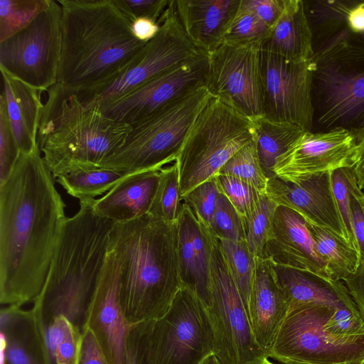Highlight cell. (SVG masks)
Segmentation results:
<instances>
[{
  "mask_svg": "<svg viewBox=\"0 0 364 364\" xmlns=\"http://www.w3.org/2000/svg\"><path fill=\"white\" fill-rule=\"evenodd\" d=\"M38 145L21 153L0 184V302H34L46 281L67 217Z\"/></svg>",
  "mask_w": 364,
  "mask_h": 364,
  "instance_id": "obj_1",
  "label": "cell"
},
{
  "mask_svg": "<svg viewBox=\"0 0 364 364\" xmlns=\"http://www.w3.org/2000/svg\"><path fill=\"white\" fill-rule=\"evenodd\" d=\"M109 248L118 264L119 298L130 325L164 316L183 287L178 223L149 213L113 223Z\"/></svg>",
  "mask_w": 364,
  "mask_h": 364,
  "instance_id": "obj_2",
  "label": "cell"
},
{
  "mask_svg": "<svg viewBox=\"0 0 364 364\" xmlns=\"http://www.w3.org/2000/svg\"><path fill=\"white\" fill-rule=\"evenodd\" d=\"M61 51L58 83L72 91L97 86L122 69L146 42L117 0H58Z\"/></svg>",
  "mask_w": 364,
  "mask_h": 364,
  "instance_id": "obj_3",
  "label": "cell"
},
{
  "mask_svg": "<svg viewBox=\"0 0 364 364\" xmlns=\"http://www.w3.org/2000/svg\"><path fill=\"white\" fill-rule=\"evenodd\" d=\"M93 200H80V210L65 219L46 281L33 302L46 326L64 316L81 331L83 328L113 225L94 212Z\"/></svg>",
  "mask_w": 364,
  "mask_h": 364,
  "instance_id": "obj_4",
  "label": "cell"
},
{
  "mask_svg": "<svg viewBox=\"0 0 364 364\" xmlns=\"http://www.w3.org/2000/svg\"><path fill=\"white\" fill-rule=\"evenodd\" d=\"M37 135L43 159L53 176L98 168L124 142L132 126L85 106L56 83L47 91Z\"/></svg>",
  "mask_w": 364,
  "mask_h": 364,
  "instance_id": "obj_5",
  "label": "cell"
},
{
  "mask_svg": "<svg viewBox=\"0 0 364 364\" xmlns=\"http://www.w3.org/2000/svg\"><path fill=\"white\" fill-rule=\"evenodd\" d=\"M311 132L364 137V50L333 45L311 58Z\"/></svg>",
  "mask_w": 364,
  "mask_h": 364,
  "instance_id": "obj_6",
  "label": "cell"
},
{
  "mask_svg": "<svg viewBox=\"0 0 364 364\" xmlns=\"http://www.w3.org/2000/svg\"><path fill=\"white\" fill-rule=\"evenodd\" d=\"M213 97L203 87L134 124L124 144L98 168L133 173L175 162L191 126Z\"/></svg>",
  "mask_w": 364,
  "mask_h": 364,
  "instance_id": "obj_7",
  "label": "cell"
},
{
  "mask_svg": "<svg viewBox=\"0 0 364 364\" xmlns=\"http://www.w3.org/2000/svg\"><path fill=\"white\" fill-rule=\"evenodd\" d=\"M129 336L141 364H201L214 353L206 309L185 287L164 316L131 325Z\"/></svg>",
  "mask_w": 364,
  "mask_h": 364,
  "instance_id": "obj_8",
  "label": "cell"
},
{
  "mask_svg": "<svg viewBox=\"0 0 364 364\" xmlns=\"http://www.w3.org/2000/svg\"><path fill=\"white\" fill-rule=\"evenodd\" d=\"M255 138L252 119L213 97L191 126L176 160L181 197L215 178Z\"/></svg>",
  "mask_w": 364,
  "mask_h": 364,
  "instance_id": "obj_9",
  "label": "cell"
},
{
  "mask_svg": "<svg viewBox=\"0 0 364 364\" xmlns=\"http://www.w3.org/2000/svg\"><path fill=\"white\" fill-rule=\"evenodd\" d=\"M333 309L289 307L267 356L279 364H364V336L341 337L324 328Z\"/></svg>",
  "mask_w": 364,
  "mask_h": 364,
  "instance_id": "obj_10",
  "label": "cell"
},
{
  "mask_svg": "<svg viewBox=\"0 0 364 364\" xmlns=\"http://www.w3.org/2000/svg\"><path fill=\"white\" fill-rule=\"evenodd\" d=\"M159 24L157 34L114 76L97 86L73 91L79 101L85 106H100L198 53L179 21L175 0L169 1Z\"/></svg>",
  "mask_w": 364,
  "mask_h": 364,
  "instance_id": "obj_11",
  "label": "cell"
},
{
  "mask_svg": "<svg viewBox=\"0 0 364 364\" xmlns=\"http://www.w3.org/2000/svg\"><path fill=\"white\" fill-rule=\"evenodd\" d=\"M61 7L48 6L27 26L0 42L1 72L40 91L58 82L61 51Z\"/></svg>",
  "mask_w": 364,
  "mask_h": 364,
  "instance_id": "obj_12",
  "label": "cell"
},
{
  "mask_svg": "<svg viewBox=\"0 0 364 364\" xmlns=\"http://www.w3.org/2000/svg\"><path fill=\"white\" fill-rule=\"evenodd\" d=\"M206 311L213 331V353L224 364H255L267 356L256 342L247 311L215 237Z\"/></svg>",
  "mask_w": 364,
  "mask_h": 364,
  "instance_id": "obj_13",
  "label": "cell"
},
{
  "mask_svg": "<svg viewBox=\"0 0 364 364\" xmlns=\"http://www.w3.org/2000/svg\"><path fill=\"white\" fill-rule=\"evenodd\" d=\"M264 117L311 131V60L297 62L259 50Z\"/></svg>",
  "mask_w": 364,
  "mask_h": 364,
  "instance_id": "obj_14",
  "label": "cell"
},
{
  "mask_svg": "<svg viewBox=\"0 0 364 364\" xmlns=\"http://www.w3.org/2000/svg\"><path fill=\"white\" fill-rule=\"evenodd\" d=\"M209 55L199 50L186 62L99 106L107 117L129 125L172 101L206 87Z\"/></svg>",
  "mask_w": 364,
  "mask_h": 364,
  "instance_id": "obj_15",
  "label": "cell"
},
{
  "mask_svg": "<svg viewBox=\"0 0 364 364\" xmlns=\"http://www.w3.org/2000/svg\"><path fill=\"white\" fill-rule=\"evenodd\" d=\"M208 55L210 95L251 119L262 117L259 48L222 44Z\"/></svg>",
  "mask_w": 364,
  "mask_h": 364,
  "instance_id": "obj_16",
  "label": "cell"
},
{
  "mask_svg": "<svg viewBox=\"0 0 364 364\" xmlns=\"http://www.w3.org/2000/svg\"><path fill=\"white\" fill-rule=\"evenodd\" d=\"M356 142L345 130L305 131L276 160L274 173L296 182L355 164Z\"/></svg>",
  "mask_w": 364,
  "mask_h": 364,
  "instance_id": "obj_17",
  "label": "cell"
},
{
  "mask_svg": "<svg viewBox=\"0 0 364 364\" xmlns=\"http://www.w3.org/2000/svg\"><path fill=\"white\" fill-rule=\"evenodd\" d=\"M265 193L277 205L294 210L307 223L330 231L351 247L333 194L331 173L296 182L274 176L268 179Z\"/></svg>",
  "mask_w": 364,
  "mask_h": 364,
  "instance_id": "obj_18",
  "label": "cell"
},
{
  "mask_svg": "<svg viewBox=\"0 0 364 364\" xmlns=\"http://www.w3.org/2000/svg\"><path fill=\"white\" fill-rule=\"evenodd\" d=\"M84 326L93 332L108 364H124L125 345L131 325L120 305L118 264L109 247L87 307Z\"/></svg>",
  "mask_w": 364,
  "mask_h": 364,
  "instance_id": "obj_19",
  "label": "cell"
},
{
  "mask_svg": "<svg viewBox=\"0 0 364 364\" xmlns=\"http://www.w3.org/2000/svg\"><path fill=\"white\" fill-rule=\"evenodd\" d=\"M262 258L273 264L311 272L332 280L326 263L318 253L304 218L282 205L276 208L272 233Z\"/></svg>",
  "mask_w": 364,
  "mask_h": 364,
  "instance_id": "obj_20",
  "label": "cell"
},
{
  "mask_svg": "<svg viewBox=\"0 0 364 364\" xmlns=\"http://www.w3.org/2000/svg\"><path fill=\"white\" fill-rule=\"evenodd\" d=\"M304 3L314 55L336 44L364 50V1L306 0Z\"/></svg>",
  "mask_w": 364,
  "mask_h": 364,
  "instance_id": "obj_21",
  "label": "cell"
},
{
  "mask_svg": "<svg viewBox=\"0 0 364 364\" xmlns=\"http://www.w3.org/2000/svg\"><path fill=\"white\" fill-rule=\"evenodd\" d=\"M178 223V259L183 287L208 306L214 236L183 202Z\"/></svg>",
  "mask_w": 364,
  "mask_h": 364,
  "instance_id": "obj_22",
  "label": "cell"
},
{
  "mask_svg": "<svg viewBox=\"0 0 364 364\" xmlns=\"http://www.w3.org/2000/svg\"><path fill=\"white\" fill-rule=\"evenodd\" d=\"M0 362L5 364H51L46 343V325L35 306L2 307L0 311Z\"/></svg>",
  "mask_w": 364,
  "mask_h": 364,
  "instance_id": "obj_23",
  "label": "cell"
},
{
  "mask_svg": "<svg viewBox=\"0 0 364 364\" xmlns=\"http://www.w3.org/2000/svg\"><path fill=\"white\" fill-rule=\"evenodd\" d=\"M288 309V303L277 280L272 263L256 257L248 315L256 342L266 355L272 349Z\"/></svg>",
  "mask_w": 364,
  "mask_h": 364,
  "instance_id": "obj_24",
  "label": "cell"
},
{
  "mask_svg": "<svg viewBox=\"0 0 364 364\" xmlns=\"http://www.w3.org/2000/svg\"><path fill=\"white\" fill-rule=\"evenodd\" d=\"M241 0H175L181 24L195 47L208 54L223 44Z\"/></svg>",
  "mask_w": 364,
  "mask_h": 364,
  "instance_id": "obj_25",
  "label": "cell"
},
{
  "mask_svg": "<svg viewBox=\"0 0 364 364\" xmlns=\"http://www.w3.org/2000/svg\"><path fill=\"white\" fill-rule=\"evenodd\" d=\"M161 169L128 174L103 196L93 200L94 212L112 223L127 222L149 213Z\"/></svg>",
  "mask_w": 364,
  "mask_h": 364,
  "instance_id": "obj_26",
  "label": "cell"
},
{
  "mask_svg": "<svg viewBox=\"0 0 364 364\" xmlns=\"http://www.w3.org/2000/svg\"><path fill=\"white\" fill-rule=\"evenodd\" d=\"M272 266L289 308L316 304L335 309L347 307L359 311L343 282L325 279L291 267L273 264Z\"/></svg>",
  "mask_w": 364,
  "mask_h": 364,
  "instance_id": "obj_27",
  "label": "cell"
},
{
  "mask_svg": "<svg viewBox=\"0 0 364 364\" xmlns=\"http://www.w3.org/2000/svg\"><path fill=\"white\" fill-rule=\"evenodd\" d=\"M1 73V95L6 102L13 134L21 153H30L38 145V130L43 108L42 91Z\"/></svg>",
  "mask_w": 364,
  "mask_h": 364,
  "instance_id": "obj_28",
  "label": "cell"
},
{
  "mask_svg": "<svg viewBox=\"0 0 364 364\" xmlns=\"http://www.w3.org/2000/svg\"><path fill=\"white\" fill-rule=\"evenodd\" d=\"M259 50L305 62L313 55V37L304 0H287L285 8Z\"/></svg>",
  "mask_w": 364,
  "mask_h": 364,
  "instance_id": "obj_29",
  "label": "cell"
},
{
  "mask_svg": "<svg viewBox=\"0 0 364 364\" xmlns=\"http://www.w3.org/2000/svg\"><path fill=\"white\" fill-rule=\"evenodd\" d=\"M257 151L266 176H274L277 159L305 132L291 124L269 119L264 116L252 119Z\"/></svg>",
  "mask_w": 364,
  "mask_h": 364,
  "instance_id": "obj_30",
  "label": "cell"
},
{
  "mask_svg": "<svg viewBox=\"0 0 364 364\" xmlns=\"http://www.w3.org/2000/svg\"><path fill=\"white\" fill-rule=\"evenodd\" d=\"M306 226L332 280L343 282L356 272L360 262L356 250L327 230L307 222Z\"/></svg>",
  "mask_w": 364,
  "mask_h": 364,
  "instance_id": "obj_31",
  "label": "cell"
},
{
  "mask_svg": "<svg viewBox=\"0 0 364 364\" xmlns=\"http://www.w3.org/2000/svg\"><path fill=\"white\" fill-rule=\"evenodd\" d=\"M128 174L100 168L63 174L58 176L55 181L68 194L80 201L105 195Z\"/></svg>",
  "mask_w": 364,
  "mask_h": 364,
  "instance_id": "obj_32",
  "label": "cell"
},
{
  "mask_svg": "<svg viewBox=\"0 0 364 364\" xmlns=\"http://www.w3.org/2000/svg\"><path fill=\"white\" fill-rule=\"evenodd\" d=\"M277 206L273 200L263 193L242 217L245 240L257 257L262 258L264 247L271 237Z\"/></svg>",
  "mask_w": 364,
  "mask_h": 364,
  "instance_id": "obj_33",
  "label": "cell"
},
{
  "mask_svg": "<svg viewBox=\"0 0 364 364\" xmlns=\"http://www.w3.org/2000/svg\"><path fill=\"white\" fill-rule=\"evenodd\" d=\"M218 240L231 277L248 314L256 257L250 251L245 240L234 242Z\"/></svg>",
  "mask_w": 364,
  "mask_h": 364,
  "instance_id": "obj_34",
  "label": "cell"
},
{
  "mask_svg": "<svg viewBox=\"0 0 364 364\" xmlns=\"http://www.w3.org/2000/svg\"><path fill=\"white\" fill-rule=\"evenodd\" d=\"M179 174L176 161L161 170L159 185L149 213L168 222L178 220L182 209Z\"/></svg>",
  "mask_w": 364,
  "mask_h": 364,
  "instance_id": "obj_35",
  "label": "cell"
},
{
  "mask_svg": "<svg viewBox=\"0 0 364 364\" xmlns=\"http://www.w3.org/2000/svg\"><path fill=\"white\" fill-rule=\"evenodd\" d=\"M270 28L240 3L223 36V44L235 47H260Z\"/></svg>",
  "mask_w": 364,
  "mask_h": 364,
  "instance_id": "obj_36",
  "label": "cell"
},
{
  "mask_svg": "<svg viewBox=\"0 0 364 364\" xmlns=\"http://www.w3.org/2000/svg\"><path fill=\"white\" fill-rule=\"evenodd\" d=\"M218 174L238 178L265 193L268 178L259 163L255 138L238 150L220 169Z\"/></svg>",
  "mask_w": 364,
  "mask_h": 364,
  "instance_id": "obj_37",
  "label": "cell"
},
{
  "mask_svg": "<svg viewBox=\"0 0 364 364\" xmlns=\"http://www.w3.org/2000/svg\"><path fill=\"white\" fill-rule=\"evenodd\" d=\"M50 0H0V42L27 26Z\"/></svg>",
  "mask_w": 364,
  "mask_h": 364,
  "instance_id": "obj_38",
  "label": "cell"
},
{
  "mask_svg": "<svg viewBox=\"0 0 364 364\" xmlns=\"http://www.w3.org/2000/svg\"><path fill=\"white\" fill-rule=\"evenodd\" d=\"M210 233L220 240H245L242 217L221 193L215 203Z\"/></svg>",
  "mask_w": 364,
  "mask_h": 364,
  "instance_id": "obj_39",
  "label": "cell"
},
{
  "mask_svg": "<svg viewBox=\"0 0 364 364\" xmlns=\"http://www.w3.org/2000/svg\"><path fill=\"white\" fill-rule=\"evenodd\" d=\"M220 194L215 177L197 186L182 197L183 202L210 232L215 203Z\"/></svg>",
  "mask_w": 364,
  "mask_h": 364,
  "instance_id": "obj_40",
  "label": "cell"
},
{
  "mask_svg": "<svg viewBox=\"0 0 364 364\" xmlns=\"http://www.w3.org/2000/svg\"><path fill=\"white\" fill-rule=\"evenodd\" d=\"M356 180L352 167L338 168L331 172L333 194L349 242L351 247L358 252V244L353 230L350 211V188L353 183Z\"/></svg>",
  "mask_w": 364,
  "mask_h": 364,
  "instance_id": "obj_41",
  "label": "cell"
},
{
  "mask_svg": "<svg viewBox=\"0 0 364 364\" xmlns=\"http://www.w3.org/2000/svg\"><path fill=\"white\" fill-rule=\"evenodd\" d=\"M218 187L232 204L241 217H243L257 200L261 193L250 183L234 176L217 174Z\"/></svg>",
  "mask_w": 364,
  "mask_h": 364,
  "instance_id": "obj_42",
  "label": "cell"
},
{
  "mask_svg": "<svg viewBox=\"0 0 364 364\" xmlns=\"http://www.w3.org/2000/svg\"><path fill=\"white\" fill-rule=\"evenodd\" d=\"M21 151L13 134L5 100L0 95V184L9 176Z\"/></svg>",
  "mask_w": 364,
  "mask_h": 364,
  "instance_id": "obj_43",
  "label": "cell"
},
{
  "mask_svg": "<svg viewBox=\"0 0 364 364\" xmlns=\"http://www.w3.org/2000/svg\"><path fill=\"white\" fill-rule=\"evenodd\" d=\"M331 334L341 337L364 336V320L360 312L347 307L333 309L323 323Z\"/></svg>",
  "mask_w": 364,
  "mask_h": 364,
  "instance_id": "obj_44",
  "label": "cell"
},
{
  "mask_svg": "<svg viewBox=\"0 0 364 364\" xmlns=\"http://www.w3.org/2000/svg\"><path fill=\"white\" fill-rule=\"evenodd\" d=\"M117 1L132 23L136 18H146L159 24L170 0Z\"/></svg>",
  "mask_w": 364,
  "mask_h": 364,
  "instance_id": "obj_45",
  "label": "cell"
},
{
  "mask_svg": "<svg viewBox=\"0 0 364 364\" xmlns=\"http://www.w3.org/2000/svg\"><path fill=\"white\" fill-rule=\"evenodd\" d=\"M350 211L353 230L358 244L360 264L364 261V191L358 186L357 180L353 183L350 188Z\"/></svg>",
  "mask_w": 364,
  "mask_h": 364,
  "instance_id": "obj_46",
  "label": "cell"
},
{
  "mask_svg": "<svg viewBox=\"0 0 364 364\" xmlns=\"http://www.w3.org/2000/svg\"><path fill=\"white\" fill-rule=\"evenodd\" d=\"M241 3L271 29L281 16L287 0H241Z\"/></svg>",
  "mask_w": 364,
  "mask_h": 364,
  "instance_id": "obj_47",
  "label": "cell"
},
{
  "mask_svg": "<svg viewBox=\"0 0 364 364\" xmlns=\"http://www.w3.org/2000/svg\"><path fill=\"white\" fill-rule=\"evenodd\" d=\"M77 364H108L97 338L87 326L81 331Z\"/></svg>",
  "mask_w": 364,
  "mask_h": 364,
  "instance_id": "obj_48",
  "label": "cell"
},
{
  "mask_svg": "<svg viewBox=\"0 0 364 364\" xmlns=\"http://www.w3.org/2000/svg\"><path fill=\"white\" fill-rule=\"evenodd\" d=\"M71 322L64 316L54 317L46 326V343L51 364H56L58 348L63 342Z\"/></svg>",
  "mask_w": 364,
  "mask_h": 364,
  "instance_id": "obj_49",
  "label": "cell"
},
{
  "mask_svg": "<svg viewBox=\"0 0 364 364\" xmlns=\"http://www.w3.org/2000/svg\"><path fill=\"white\" fill-rule=\"evenodd\" d=\"M80 336L81 330L71 323L58 348L56 364H77Z\"/></svg>",
  "mask_w": 364,
  "mask_h": 364,
  "instance_id": "obj_50",
  "label": "cell"
},
{
  "mask_svg": "<svg viewBox=\"0 0 364 364\" xmlns=\"http://www.w3.org/2000/svg\"><path fill=\"white\" fill-rule=\"evenodd\" d=\"M343 283L364 320V261L359 264L356 272L346 278Z\"/></svg>",
  "mask_w": 364,
  "mask_h": 364,
  "instance_id": "obj_51",
  "label": "cell"
},
{
  "mask_svg": "<svg viewBox=\"0 0 364 364\" xmlns=\"http://www.w3.org/2000/svg\"><path fill=\"white\" fill-rule=\"evenodd\" d=\"M160 26L146 18H136L132 24L134 36L139 41L148 42L159 32Z\"/></svg>",
  "mask_w": 364,
  "mask_h": 364,
  "instance_id": "obj_52",
  "label": "cell"
},
{
  "mask_svg": "<svg viewBox=\"0 0 364 364\" xmlns=\"http://www.w3.org/2000/svg\"><path fill=\"white\" fill-rule=\"evenodd\" d=\"M352 168L358 186L364 191V137L356 143L355 164Z\"/></svg>",
  "mask_w": 364,
  "mask_h": 364,
  "instance_id": "obj_53",
  "label": "cell"
},
{
  "mask_svg": "<svg viewBox=\"0 0 364 364\" xmlns=\"http://www.w3.org/2000/svg\"><path fill=\"white\" fill-rule=\"evenodd\" d=\"M124 364H141L136 353L134 343L129 336V333L125 345Z\"/></svg>",
  "mask_w": 364,
  "mask_h": 364,
  "instance_id": "obj_54",
  "label": "cell"
},
{
  "mask_svg": "<svg viewBox=\"0 0 364 364\" xmlns=\"http://www.w3.org/2000/svg\"><path fill=\"white\" fill-rule=\"evenodd\" d=\"M201 364H224L214 353L208 356Z\"/></svg>",
  "mask_w": 364,
  "mask_h": 364,
  "instance_id": "obj_55",
  "label": "cell"
},
{
  "mask_svg": "<svg viewBox=\"0 0 364 364\" xmlns=\"http://www.w3.org/2000/svg\"><path fill=\"white\" fill-rule=\"evenodd\" d=\"M255 364H279V363L272 360V359H270L269 358L266 356L262 360H261L260 361H259Z\"/></svg>",
  "mask_w": 364,
  "mask_h": 364,
  "instance_id": "obj_56",
  "label": "cell"
},
{
  "mask_svg": "<svg viewBox=\"0 0 364 364\" xmlns=\"http://www.w3.org/2000/svg\"><path fill=\"white\" fill-rule=\"evenodd\" d=\"M0 364H5V363H3V362H0Z\"/></svg>",
  "mask_w": 364,
  "mask_h": 364,
  "instance_id": "obj_57",
  "label": "cell"
},
{
  "mask_svg": "<svg viewBox=\"0 0 364 364\" xmlns=\"http://www.w3.org/2000/svg\"><path fill=\"white\" fill-rule=\"evenodd\" d=\"M289 364H297V363H289Z\"/></svg>",
  "mask_w": 364,
  "mask_h": 364,
  "instance_id": "obj_58",
  "label": "cell"
}]
</instances>
